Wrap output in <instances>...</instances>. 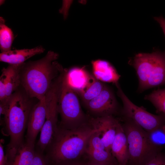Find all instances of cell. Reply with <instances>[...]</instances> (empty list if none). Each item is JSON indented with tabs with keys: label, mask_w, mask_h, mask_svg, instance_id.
Returning a JSON list of instances; mask_svg holds the SVG:
<instances>
[{
	"label": "cell",
	"mask_w": 165,
	"mask_h": 165,
	"mask_svg": "<svg viewBox=\"0 0 165 165\" xmlns=\"http://www.w3.org/2000/svg\"><path fill=\"white\" fill-rule=\"evenodd\" d=\"M58 57L57 53L49 51L40 59L21 64L20 86L30 97L38 101L42 99L55 79L64 71L56 61Z\"/></svg>",
	"instance_id": "obj_1"
},
{
	"label": "cell",
	"mask_w": 165,
	"mask_h": 165,
	"mask_svg": "<svg viewBox=\"0 0 165 165\" xmlns=\"http://www.w3.org/2000/svg\"><path fill=\"white\" fill-rule=\"evenodd\" d=\"M98 131L89 122L73 129H64L58 126L44 153L52 165L76 160L85 152L90 136Z\"/></svg>",
	"instance_id": "obj_2"
},
{
	"label": "cell",
	"mask_w": 165,
	"mask_h": 165,
	"mask_svg": "<svg viewBox=\"0 0 165 165\" xmlns=\"http://www.w3.org/2000/svg\"><path fill=\"white\" fill-rule=\"evenodd\" d=\"M8 98L9 107L3 125L10 137L6 156L11 157L25 142L24 134L30 112L36 103L20 86Z\"/></svg>",
	"instance_id": "obj_3"
},
{
	"label": "cell",
	"mask_w": 165,
	"mask_h": 165,
	"mask_svg": "<svg viewBox=\"0 0 165 165\" xmlns=\"http://www.w3.org/2000/svg\"><path fill=\"white\" fill-rule=\"evenodd\" d=\"M131 63L138 79L139 92L165 84V53H139Z\"/></svg>",
	"instance_id": "obj_4"
},
{
	"label": "cell",
	"mask_w": 165,
	"mask_h": 165,
	"mask_svg": "<svg viewBox=\"0 0 165 165\" xmlns=\"http://www.w3.org/2000/svg\"><path fill=\"white\" fill-rule=\"evenodd\" d=\"M122 126L128 144L127 165H146L161 152L151 143L147 132L132 121L125 119Z\"/></svg>",
	"instance_id": "obj_5"
},
{
	"label": "cell",
	"mask_w": 165,
	"mask_h": 165,
	"mask_svg": "<svg viewBox=\"0 0 165 165\" xmlns=\"http://www.w3.org/2000/svg\"><path fill=\"white\" fill-rule=\"evenodd\" d=\"M67 71L64 73L59 94L58 110L61 121L58 126L73 129L87 123L89 118L82 111L76 92L68 82Z\"/></svg>",
	"instance_id": "obj_6"
},
{
	"label": "cell",
	"mask_w": 165,
	"mask_h": 165,
	"mask_svg": "<svg viewBox=\"0 0 165 165\" xmlns=\"http://www.w3.org/2000/svg\"><path fill=\"white\" fill-rule=\"evenodd\" d=\"M63 79L62 75L57 77L45 96L46 108V119L40 131L39 139L35 145V149L44 153L57 130L58 104Z\"/></svg>",
	"instance_id": "obj_7"
},
{
	"label": "cell",
	"mask_w": 165,
	"mask_h": 165,
	"mask_svg": "<svg viewBox=\"0 0 165 165\" xmlns=\"http://www.w3.org/2000/svg\"><path fill=\"white\" fill-rule=\"evenodd\" d=\"M117 93L123 103L122 113L125 119L132 121L147 132L165 125V116L151 113L132 102L125 94L119 83H115Z\"/></svg>",
	"instance_id": "obj_8"
},
{
	"label": "cell",
	"mask_w": 165,
	"mask_h": 165,
	"mask_svg": "<svg viewBox=\"0 0 165 165\" xmlns=\"http://www.w3.org/2000/svg\"><path fill=\"white\" fill-rule=\"evenodd\" d=\"M84 105L89 112L95 116L93 117L113 116L118 108L113 92L106 85L97 96Z\"/></svg>",
	"instance_id": "obj_9"
},
{
	"label": "cell",
	"mask_w": 165,
	"mask_h": 165,
	"mask_svg": "<svg viewBox=\"0 0 165 165\" xmlns=\"http://www.w3.org/2000/svg\"><path fill=\"white\" fill-rule=\"evenodd\" d=\"M46 108L45 96L38 101L32 108L28 118L25 141L35 145V140L46 119Z\"/></svg>",
	"instance_id": "obj_10"
},
{
	"label": "cell",
	"mask_w": 165,
	"mask_h": 165,
	"mask_svg": "<svg viewBox=\"0 0 165 165\" xmlns=\"http://www.w3.org/2000/svg\"><path fill=\"white\" fill-rule=\"evenodd\" d=\"M89 122L94 128L100 132L101 139L106 150L111 153V146L116 135L119 121L113 116H108L91 117L89 119Z\"/></svg>",
	"instance_id": "obj_11"
},
{
	"label": "cell",
	"mask_w": 165,
	"mask_h": 165,
	"mask_svg": "<svg viewBox=\"0 0 165 165\" xmlns=\"http://www.w3.org/2000/svg\"><path fill=\"white\" fill-rule=\"evenodd\" d=\"M111 153L118 165H127L129 158L128 144L126 135L119 122L112 144Z\"/></svg>",
	"instance_id": "obj_12"
},
{
	"label": "cell",
	"mask_w": 165,
	"mask_h": 165,
	"mask_svg": "<svg viewBox=\"0 0 165 165\" xmlns=\"http://www.w3.org/2000/svg\"><path fill=\"white\" fill-rule=\"evenodd\" d=\"M45 50L40 46L30 49L11 50L7 52L1 53L0 61L9 64H21L31 57L43 53Z\"/></svg>",
	"instance_id": "obj_13"
},
{
	"label": "cell",
	"mask_w": 165,
	"mask_h": 165,
	"mask_svg": "<svg viewBox=\"0 0 165 165\" xmlns=\"http://www.w3.org/2000/svg\"><path fill=\"white\" fill-rule=\"evenodd\" d=\"M92 63L94 76L97 79L115 83L118 82L120 75L109 62L98 60L93 61Z\"/></svg>",
	"instance_id": "obj_14"
},
{
	"label": "cell",
	"mask_w": 165,
	"mask_h": 165,
	"mask_svg": "<svg viewBox=\"0 0 165 165\" xmlns=\"http://www.w3.org/2000/svg\"><path fill=\"white\" fill-rule=\"evenodd\" d=\"M35 152V144L25 141L7 160L6 165H31Z\"/></svg>",
	"instance_id": "obj_15"
},
{
	"label": "cell",
	"mask_w": 165,
	"mask_h": 165,
	"mask_svg": "<svg viewBox=\"0 0 165 165\" xmlns=\"http://www.w3.org/2000/svg\"><path fill=\"white\" fill-rule=\"evenodd\" d=\"M90 75L82 68H74L68 70L67 78L68 83L77 92L86 86Z\"/></svg>",
	"instance_id": "obj_16"
},
{
	"label": "cell",
	"mask_w": 165,
	"mask_h": 165,
	"mask_svg": "<svg viewBox=\"0 0 165 165\" xmlns=\"http://www.w3.org/2000/svg\"><path fill=\"white\" fill-rule=\"evenodd\" d=\"M105 86L94 75H90L86 86L77 93L85 104L97 96L101 92Z\"/></svg>",
	"instance_id": "obj_17"
},
{
	"label": "cell",
	"mask_w": 165,
	"mask_h": 165,
	"mask_svg": "<svg viewBox=\"0 0 165 165\" xmlns=\"http://www.w3.org/2000/svg\"><path fill=\"white\" fill-rule=\"evenodd\" d=\"M5 20L2 17L0 19V48L1 53L11 50L14 39L12 30L5 24Z\"/></svg>",
	"instance_id": "obj_18"
},
{
	"label": "cell",
	"mask_w": 165,
	"mask_h": 165,
	"mask_svg": "<svg viewBox=\"0 0 165 165\" xmlns=\"http://www.w3.org/2000/svg\"><path fill=\"white\" fill-rule=\"evenodd\" d=\"M21 64H10L11 69L6 86V98L9 97L20 86L19 72Z\"/></svg>",
	"instance_id": "obj_19"
},
{
	"label": "cell",
	"mask_w": 165,
	"mask_h": 165,
	"mask_svg": "<svg viewBox=\"0 0 165 165\" xmlns=\"http://www.w3.org/2000/svg\"><path fill=\"white\" fill-rule=\"evenodd\" d=\"M144 98L151 102L158 112L165 116V89L155 90L146 95Z\"/></svg>",
	"instance_id": "obj_20"
},
{
	"label": "cell",
	"mask_w": 165,
	"mask_h": 165,
	"mask_svg": "<svg viewBox=\"0 0 165 165\" xmlns=\"http://www.w3.org/2000/svg\"><path fill=\"white\" fill-rule=\"evenodd\" d=\"M165 125L147 132L148 139L152 145L160 151L165 148Z\"/></svg>",
	"instance_id": "obj_21"
},
{
	"label": "cell",
	"mask_w": 165,
	"mask_h": 165,
	"mask_svg": "<svg viewBox=\"0 0 165 165\" xmlns=\"http://www.w3.org/2000/svg\"><path fill=\"white\" fill-rule=\"evenodd\" d=\"M10 69L11 66L9 64L6 68H3L2 70L0 77V101L4 100L6 98V86Z\"/></svg>",
	"instance_id": "obj_22"
},
{
	"label": "cell",
	"mask_w": 165,
	"mask_h": 165,
	"mask_svg": "<svg viewBox=\"0 0 165 165\" xmlns=\"http://www.w3.org/2000/svg\"><path fill=\"white\" fill-rule=\"evenodd\" d=\"M31 165H52L45 153L35 149V156Z\"/></svg>",
	"instance_id": "obj_23"
},
{
	"label": "cell",
	"mask_w": 165,
	"mask_h": 165,
	"mask_svg": "<svg viewBox=\"0 0 165 165\" xmlns=\"http://www.w3.org/2000/svg\"><path fill=\"white\" fill-rule=\"evenodd\" d=\"M146 165H165V154L160 153Z\"/></svg>",
	"instance_id": "obj_24"
},
{
	"label": "cell",
	"mask_w": 165,
	"mask_h": 165,
	"mask_svg": "<svg viewBox=\"0 0 165 165\" xmlns=\"http://www.w3.org/2000/svg\"><path fill=\"white\" fill-rule=\"evenodd\" d=\"M4 140L3 139L0 140V165H6L7 159L6 154H5L3 146Z\"/></svg>",
	"instance_id": "obj_25"
},
{
	"label": "cell",
	"mask_w": 165,
	"mask_h": 165,
	"mask_svg": "<svg viewBox=\"0 0 165 165\" xmlns=\"http://www.w3.org/2000/svg\"><path fill=\"white\" fill-rule=\"evenodd\" d=\"M83 163L76 160L65 161L54 165H83Z\"/></svg>",
	"instance_id": "obj_26"
},
{
	"label": "cell",
	"mask_w": 165,
	"mask_h": 165,
	"mask_svg": "<svg viewBox=\"0 0 165 165\" xmlns=\"http://www.w3.org/2000/svg\"><path fill=\"white\" fill-rule=\"evenodd\" d=\"M154 19L160 24L165 36V18L162 16L156 17Z\"/></svg>",
	"instance_id": "obj_27"
},
{
	"label": "cell",
	"mask_w": 165,
	"mask_h": 165,
	"mask_svg": "<svg viewBox=\"0 0 165 165\" xmlns=\"http://www.w3.org/2000/svg\"><path fill=\"white\" fill-rule=\"evenodd\" d=\"M112 163H98L89 160L88 162L85 163H83V165H111Z\"/></svg>",
	"instance_id": "obj_28"
},
{
	"label": "cell",
	"mask_w": 165,
	"mask_h": 165,
	"mask_svg": "<svg viewBox=\"0 0 165 165\" xmlns=\"http://www.w3.org/2000/svg\"><path fill=\"white\" fill-rule=\"evenodd\" d=\"M5 1H3V0H0V5H2V4H3V3H4V2Z\"/></svg>",
	"instance_id": "obj_29"
},
{
	"label": "cell",
	"mask_w": 165,
	"mask_h": 165,
	"mask_svg": "<svg viewBox=\"0 0 165 165\" xmlns=\"http://www.w3.org/2000/svg\"><path fill=\"white\" fill-rule=\"evenodd\" d=\"M111 165H118L117 163H112Z\"/></svg>",
	"instance_id": "obj_30"
},
{
	"label": "cell",
	"mask_w": 165,
	"mask_h": 165,
	"mask_svg": "<svg viewBox=\"0 0 165 165\" xmlns=\"http://www.w3.org/2000/svg\"></svg>",
	"instance_id": "obj_31"
},
{
	"label": "cell",
	"mask_w": 165,
	"mask_h": 165,
	"mask_svg": "<svg viewBox=\"0 0 165 165\" xmlns=\"http://www.w3.org/2000/svg\"></svg>",
	"instance_id": "obj_32"
}]
</instances>
